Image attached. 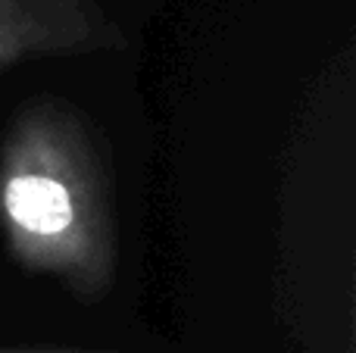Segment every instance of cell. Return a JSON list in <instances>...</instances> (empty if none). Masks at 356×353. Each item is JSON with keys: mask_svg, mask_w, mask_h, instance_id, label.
Masks as SVG:
<instances>
[{"mask_svg": "<svg viewBox=\"0 0 356 353\" xmlns=\"http://www.w3.org/2000/svg\"><path fill=\"white\" fill-rule=\"evenodd\" d=\"M0 235L29 275L85 304L110 294L119 229L110 179L88 125L60 100L16 113L0 141Z\"/></svg>", "mask_w": 356, "mask_h": 353, "instance_id": "1", "label": "cell"}, {"mask_svg": "<svg viewBox=\"0 0 356 353\" xmlns=\"http://www.w3.org/2000/svg\"><path fill=\"white\" fill-rule=\"evenodd\" d=\"M113 22L94 0H0V72L19 63L75 56L113 44Z\"/></svg>", "mask_w": 356, "mask_h": 353, "instance_id": "2", "label": "cell"}, {"mask_svg": "<svg viewBox=\"0 0 356 353\" xmlns=\"http://www.w3.org/2000/svg\"><path fill=\"white\" fill-rule=\"evenodd\" d=\"M0 353H113V350H79V347H38V350H0Z\"/></svg>", "mask_w": 356, "mask_h": 353, "instance_id": "3", "label": "cell"}]
</instances>
